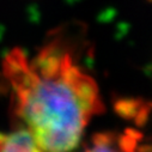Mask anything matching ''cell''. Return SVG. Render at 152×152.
Segmentation results:
<instances>
[{
    "instance_id": "7a4b0ae2",
    "label": "cell",
    "mask_w": 152,
    "mask_h": 152,
    "mask_svg": "<svg viewBox=\"0 0 152 152\" xmlns=\"http://www.w3.org/2000/svg\"><path fill=\"white\" fill-rule=\"evenodd\" d=\"M140 141V137L137 133H127L125 135H115L113 133H99L92 137L90 145L86 147V150L91 151H113L118 150L116 144H119L120 150L127 148L128 145L129 148L134 147V144Z\"/></svg>"
},
{
    "instance_id": "6da1fadb",
    "label": "cell",
    "mask_w": 152,
    "mask_h": 152,
    "mask_svg": "<svg viewBox=\"0 0 152 152\" xmlns=\"http://www.w3.org/2000/svg\"><path fill=\"white\" fill-rule=\"evenodd\" d=\"M3 75L12 127L26 129L39 151L78 147L92 118L104 110L99 88L66 34H55L32 58L13 48L4 58Z\"/></svg>"
},
{
    "instance_id": "3957f363",
    "label": "cell",
    "mask_w": 152,
    "mask_h": 152,
    "mask_svg": "<svg viewBox=\"0 0 152 152\" xmlns=\"http://www.w3.org/2000/svg\"><path fill=\"white\" fill-rule=\"evenodd\" d=\"M32 152L39 151L34 139L24 128L12 127L7 133H0V152Z\"/></svg>"
}]
</instances>
